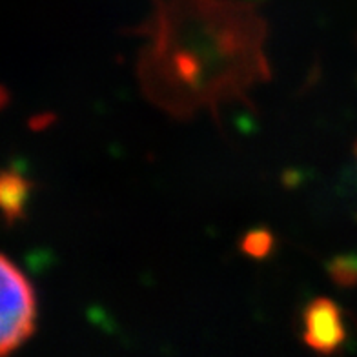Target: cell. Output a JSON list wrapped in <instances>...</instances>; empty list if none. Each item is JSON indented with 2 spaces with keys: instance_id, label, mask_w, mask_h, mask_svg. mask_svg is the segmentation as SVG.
<instances>
[{
  "instance_id": "3957f363",
  "label": "cell",
  "mask_w": 357,
  "mask_h": 357,
  "mask_svg": "<svg viewBox=\"0 0 357 357\" xmlns=\"http://www.w3.org/2000/svg\"><path fill=\"white\" fill-rule=\"evenodd\" d=\"M29 197V184L15 172L0 174V210L10 221L22 215Z\"/></svg>"
},
{
  "instance_id": "277c9868",
  "label": "cell",
  "mask_w": 357,
  "mask_h": 357,
  "mask_svg": "<svg viewBox=\"0 0 357 357\" xmlns=\"http://www.w3.org/2000/svg\"><path fill=\"white\" fill-rule=\"evenodd\" d=\"M328 272L339 287H356L357 255H341V257H335L330 263Z\"/></svg>"
},
{
  "instance_id": "6da1fadb",
  "label": "cell",
  "mask_w": 357,
  "mask_h": 357,
  "mask_svg": "<svg viewBox=\"0 0 357 357\" xmlns=\"http://www.w3.org/2000/svg\"><path fill=\"white\" fill-rule=\"evenodd\" d=\"M37 324V297L33 287L13 261L0 254V356L33 334Z\"/></svg>"
},
{
  "instance_id": "8992f818",
  "label": "cell",
  "mask_w": 357,
  "mask_h": 357,
  "mask_svg": "<svg viewBox=\"0 0 357 357\" xmlns=\"http://www.w3.org/2000/svg\"><path fill=\"white\" fill-rule=\"evenodd\" d=\"M356 157H357V144H356Z\"/></svg>"
},
{
  "instance_id": "5b68a950",
  "label": "cell",
  "mask_w": 357,
  "mask_h": 357,
  "mask_svg": "<svg viewBox=\"0 0 357 357\" xmlns=\"http://www.w3.org/2000/svg\"><path fill=\"white\" fill-rule=\"evenodd\" d=\"M272 246L273 237L266 230L250 231L243 239V250H245V254L252 255V257H264L272 252Z\"/></svg>"
},
{
  "instance_id": "7a4b0ae2",
  "label": "cell",
  "mask_w": 357,
  "mask_h": 357,
  "mask_svg": "<svg viewBox=\"0 0 357 357\" xmlns=\"http://www.w3.org/2000/svg\"><path fill=\"white\" fill-rule=\"evenodd\" d=\"M303 339L321 354H334L347 343L348 332L343 310L326 297H317L306 305L303 314Z\"/></svg>"
}]
</instances>
